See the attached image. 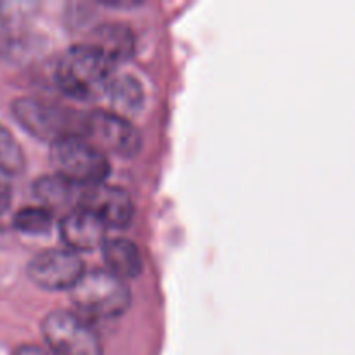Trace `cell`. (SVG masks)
<instances>
[{"mask_svg":"<svg viewBox=\"0 0 355 355\" xmlns=\"http://www.w3.org/2000/svg\"><path fill=\"white\" fill-rule=\"evenodd\" d=\"M113 62L92 44L66 49L55 64V82L68 97L99 99L113 82Z\"/></svg>","mask_w":355,"mask_h":355,"instance_id":"cell-1","label":"cell"},{"mask_svg":"<svg viewBox=\"0 0 355 355\" xmlns=\"http://www.w3.org/2000/svg\"><path fill=\"white\" fill-rule=\"evenodd\" d=\"M17 123L40 141L51 144L66 137H85L89 113L38 97H19L12 103Z\"/></svg>","mask_w":355,"mask_h":355,"instance_id":"cell-2","label":"cell"},{"mask_svg":"<svg viewBox=\"0 0 355 355\" xmlns=\"http://www.w3.org/2000/svg\"><path fill=\"white\" fill-rule=\"evenodd\" d=\"M76 312L83 318H118L130 307L132 293L127 281L107 269L85 270L71 290Z\"/></svg>","mask_w":355,"mask_h":355,"instance_id":"cell-3","label":"cell"},{"mask_svg":"<svg viewBox=\"0 0 355 355\" xmlns=\"http://www.w3.org/2000/svg\"><path fill=\"white\" fill-rule=\"evenodd\" d=\"M51 162L55 173L82 187L106 182L111 172L104 151L85 137H66L51 144Z\"/></svg>","mask_w":355,"mask_h":355,"instance_id":"cell-4","label":"cell"},{"mask_svg":"<svg viewBox=\"0 0 355 355\" xmlns=\"http://www.w3.org/2000/svg\"><path fill=\"white\" fill-rule=\"evenodd\" d=\"M42 333L55 355H103L99 335L78 312H51L42 322Z\"/></svg>","mask_w":355,"mask_h":355,"instance_id":"cell-5","label":"cell"},{"mask_svg":"<svg viewBox=\"0 0 355 355\" xmlns=\"http://www.w3.org/2000/svg\"><path fill=\"white\" fill-rule=\"evenodd\" d=\"M101 151L118 156L137 155L142 146L141 134L127 116L114 111H92L87 121V135Z\"/></svg>","mask_w":355,"mask_h":355,"instance_id":"cell-6","label":"cell"},{"mask_svg":"<svg viewBox=\"0 0 355 355\" xmlns=\"http://www.w3.org/2000/svg\"><path fill=\"white\" fill-rule=\"evenodd\" d=\"M85 274L83 260L73 250H47L28 263V277L44 290H73Z\"/></svg>","mask_w":355,"mask_h":355,"instance_id":"cell-7","label":"cell"},{"mask_svg":"<svg viewBox=\"0 0 355 355\" xmlns=\"http://www.w3.org/2000/svg\"><path fill=\"white\" fill-rule=\"evenodd\" d=\"M78 207L96 214L107 227L123 229L134 218V201L130 194L121 187L106 182L82 187Z\"/></svg>","mask_w":355,"mask_h":355,"instance_id":"cell-8","label":"cell"},{"mask_svg":"<svg viewBox=\"0 0 355 355\" xmlns=\"http://www.w3.org/2000/svg\"><path fill=\"white\" fill-rule=\"evenodd\" d=\"M59 234L73 252H92L107 241V225L90 210L76 207L61 218Z\"/></svg>","mask_w":355,"mask_h":355,"instance_id":"cell-9","label":"cell"},{"mask_svg":"<svg viewBox=\"0 0 355 355\" xmlns=\"http://www.w3.org/2000/svg\"><path fill=\"white\" fill-rule=\"evenodd\" d=\"M99 49L113 64L127 61L135 52V35L128 24L120 21L103 23L92 31V40L89 42Z\"/></svg>","mask_w":355,"mask_h":355,"instance_id":"cell-10","label":"cell"},{"mask_svg":"<svg viewBox=\"0 0 355 355\" xmlns=\"http://www.w3.org/2000/svg\"><path fill=\"white\" fill-rule=\"evenodd\" d=\"M103 257L107 270L116 274L121 279L137 277L142 270V257L137 245L130 239L111 238L104 243Z\"/></svg>","mask_w":355,"mask_h":355,"instance_id":"cell-11","label":"cell"},{"mask_svg":"<svg viewBox=\"0 0 355 355\" xmlns=\"http://www.w3.org/2000/svg\"><path fill=\"white\" fill-rule=\"evenodd\" d=\"M75 184L69 182L68 179H64L59 173H49V175L38 177L33 184L35 198L42 201L44 207L49 208V210L68 205L75 198Z\"/></svg>","mask_w":355,"mask_h":355,"instance_id":"cell-12","label":"cell"},{"mask_svg":"<svg viewBox=\"0 0 355 355\" xmlns=\"http://www.w3.org/2000/svg\"><path fill=\"white\" fill-rule=\"evenodd\" d=\"M111 104H113L114 113L127 116L128 113H134L141 107L144 94H142V87L137 78L132 75L114 76L111 82L110 90H107Z\"/></svg>","mask_w":355,"mask_h":355,"instance_id":"cell-13","label":"cell"},{"mask_svg":"<svg viewBox=\"0 0 355 355\" xmlns=\"http://www.w3.org/2000/svg\"><path fill=\"white\" fill-rule=\"evenodd\" d=\"M26 158L23 148L16 141L9 128L0 125V173L7 177H14L23 173Z\"/></svg>","mask_w":355,"mask_h":355,"instance_id":"cell-14","label":"cell"},{"mask_svg":"<svg viewBox=\"0 0 355 355\" xmlns=\"http://www.w3.org/2000/svg\"><path fill=\"white\" fill-rule=\"evenodd\" d=\"M54 214L45 207H26L16 211L12 224L24 234H44L52 227Z\"/></svg>","mask_w":355,"mask_h":355,"instance_id":"cell-15","label":"cell"},{"mask_svg":"<svg viewBox=\"0 0 355 355\" xmlns=\"http://www.w3.org/2000/svg\"><path fill=\"white\" fill-rule=\"evenodd\" d=\"M10 201H12V191H10V186L7 182H2V180H0V214L9 210Z\"/></svg>","mask_w":355,"mask_h":355,"instance_id":"cell-16","label":"cell"},{"mask_svg":"<svg viewBox=\"0 0 355 355\" xmlns=\"http://www.w3.org/2000/svg\"><path fill=\"white\" fill-rule=\"evenodd\" d=\"M14 355H55L52 350H45L37 345H21L17 347Z\"/></svg>","mask_w":355,"mask_h":355,"instance_id":"cell-17","label":"cell"}]
</instances>
